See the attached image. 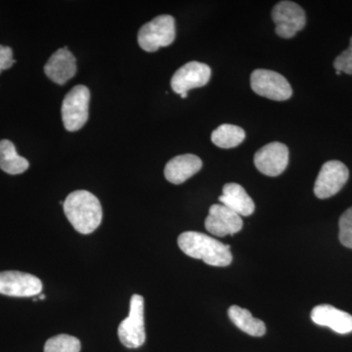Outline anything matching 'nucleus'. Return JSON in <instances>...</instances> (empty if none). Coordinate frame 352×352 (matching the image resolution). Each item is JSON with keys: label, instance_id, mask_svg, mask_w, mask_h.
I'll list each match as a JSON object with an SVG mask.
<instances>
[{"label": "nucleus", "instance_id": "nucleus-1", "mask_svg": "<svg viewBox=\"0 0 352 352\" xmlns=\"http://www.w3.org/2000/svg\"><path fill=\"white\" fill-rule=\"evenodd\" d=\"M64 212L69 223L80 234H91L100 226L103 212L98 198L85 190H78L67 197Z\"/></svg>", "mask_w": 352, "mask_h": 352}, {"label": "nucleus", "instance_id": "nucleus-2", "mask_svg": "<svg viewBox=\"0 0 352 352\" xmlns=\"http://www.w3.org/2000/svg\"><path fill=\"white\" fill-rule=\"evenodd\" d=\"M177 243L185 254L190 258L201 259L208 265L224 267L232 263L230 245L222 244L206 234L187 231L178 237Z\"/></svg>", "mask_w": 352, "mask_h": 352}, {"label": "nucleus", "instance_id": "nucleus-3", "mask_svg": "<svg viewBox=\"0 0 352 352\" xmlns=\"http://www.w3.org/2000/svg\"><path fill=\"white\" fill-rule=\"evenodd\" d=\"M175 39V21L170 15L157 16L138 32V44L147 52L170 45Z\"/></svg>", "mask_w": 352, "mask_h": 352}, {"label": "nucleus", "instance_id": "nucleus-4", "mask_svg": "<svg viewBox=\"0 0 352 352\" xmlns=\"http://www.w3.org/2000/svg\"><path fill=\"white\" fill-rule=\"evenodd\" d=\"M118 336L127 349H138L146 340L144 298L140 295L131 296L129 316L120 324Z\"/></svg>", "mask_w": 352, "mask_h": 352}, {"label": "nucleus", "instance_id": "nucleus-5", "mask_svg": "<svg viewBox=\"0 0 352 352\" xmlns=\"http://www.w3.org/2000/svg\"><path fill=\"white\" fill-rule=\"evenodd\" d=\"M89 100V89L85 85H76L65 96L61 112L67 131H80L87 124Z\"/></svg>", "mask_w": 352, "mask_h": 352}, {"label": "nucleus", "instance_id": "nucleus-6", "mask_svg": "<svg viewBox=\"0 0 352 352\" xmlns=\"http://www.w3.org/2000/svg\"><path fill=\"white\" fill-rule=\"evenodd\" d=\"M251 87L256 94L270 100H288L293 94L286 78L270 69H258L252 72Z\"/></svg>", "mask_w": 352, "mask_h": 352}, {"label": "nucleus", "instance_id": "nucleus-7", "mask_svg": "<svg viewBox=\"0 0 352 352\" xmlns=\"http://www.w3.org/2000/svg\"><path fill=\"white\" fill-rule=\"evenodd\" d=\"M272 19L276 25L275 32L283 38H294L307 24L305 11L293 1H281L276 4L272 10Z\"/></svg>", "mask_w": 352, "mask_h": 352}, {"label": "nucleus", "instance_id": "nucleus-8", "mask_svg": "<svg viewBox=\"0 0 352 352\" xmlns=\"http://www.w3.org/2000/svg\"><path fill=\"white\" fill-rule=\"evenodd\" d=\"M349 177V168L340 161H329L322 166L314 185L317 198L328 199L339 193Z\"/></svg>", "mask_w": 352, "mask_h": 352}, {"label": "nucleus", "instance_id": "nucleus-9", "mask_svg": "<svg viewBox=\"0 0 352 352\" xmlns=\"http://www.w3.org/2000/svg\"><path fill=\"white\" fill-rule=\"evenodd\" d=\"M43 283L41 279L21 271L0 272V295L30 298L41 295Z\"/></svg>", "mask_w": 352, "mask_h": 352}, {"label": "nucleus", "instance_id": "nucleus-10", "mask_svg": "<svg viewBox=\"0 0 352 352\" xmlns=\"http://www.w3.org/2000/svg\"><path fill=\"white\" fill-rule=\"evenodd\" d=\"M212 69L207 64L192 61L178 69L171 78L170 85L177 94H188L193 88L205 87L210 82Z\"/></svg>", "mask_w": 352, "mask_h": 352}, {"label": "nucleus", "instance_id": "nucleus-11", "mask_svg": "<svg viewBox=\"0 0 352 352\" xmlns=\"http://www.w3.org/2000/svg\"><path fill=\"white\" fill-rule=\"evenodd\" d=\"M288 164L289 149L283 143H270L254 155V164L258 171L272 177L283 173Z\"/></svg>", "mask_w": 352, "mask_h": 352}, {"label": "nucleus", "instance_id": "nucleus-12", "mask_svg": "<svg viewBox=\"0 0 352 352\" xmlns=\"http://www.w3.org/2000/svg\"><path fill=\"white\" fill-rule=\"evenodd\" d=\"M242 217L234 212L230 208L219 204L212 205L206 219V229L217 237L234 235L243 228Z\"/></svg>", "mask_w": 352, "mask_h": 352}, {"label": "nucleus", "instance_id": "nucleus-13", "mask_svg": "<svg viewBox=\"0 0 352 352\" xmlns=\"http://www.w3.org/2000/svg\"><path fill=\"white\" fill-rule=\"evenodd\" d=\"M44 73L52 82L63 85L76 74V61L68 48H60L44 66Z\"/></svg>", "mask_w": 352, "mask_h": 352}, {"label": "nucleus", "instance_id": "nucleus-14", "mask_svg": "<svg viewBox=\"0 0 352 352\" xmlns=\"http://www.w3.org/2000/svg\"><path fill=\"white\" fill-rule=\"evenodd\" d=\"M311 320L333 332L344 335L352 332V315L329 305L315 307L311 311Z\"/></svg>", "mask_w": 352, "mask_h": 352}, {"label": "nucleus", "instance_id": "nucleus-15", "mask_svg": "<svg viewBox=\"0 0 352 352\" xmlns=\"http://www.w3.org/2000/svg\"><path fill=\"white\" fill-rule=\"evenodd\" d=\"M203 166V162L198 156L192 154L180 155L171 159L166 168L164 176L173 184H182L195 175Z\"/></svg>", "mask_w": 352, "mask_h": 352}, {"label": "nucleus", "instance_id": "nucleus-16", "mask_svg": "<svg viewBox=\"0 0 352 352\" xmlns=\"http://www.w3.org/2000/svg\"><path fill=\"white\" fill-rule=\"evenodd\" d=\"M223 194L219 197V201L221 205L230 208L240 217H250L254 214V201L251 197L248 195L245 190L238 183H227L224 185Z\"/></svg>", "mask_w": 352, "mask_h": 352}, {"label": "nucleus", "instance_id": "nucleus-17", "mask_svg": "<svg viewBox=\"0 0 352 352\" xmlns=\"http://www.w3.org/2000/svg\"><path fill=\"white\" fill-rule=\"evenodd\" d=\"M27 159L19 156L10 140L0 141V168L11 175H21L29 168Z\"/></svg>", "mask_w": 352, "mask_h": 352}, {"label": "nucleus", "instance_id": "nucleus-18", "mask_svg": "<svg viewBox=\"0 0 352 352\" xmlns=\"http://www.w3.org/2000/svg\"><path fill=\"white\" fill-rule=\"evenodd\" d=\"M228 316L235 326L252 337H263L266 332L264 322L254 318L251 312L245 308L233 305L228 309Z\"/></svg>", "mask_w": 352, "mask_h": 352}, {"label": "nucleus", "instance_id": "nucleus-19", "mask_svg": "<svg viewBox=\"0 0 352 352\" xmlns=\"http://www.w3.org/2000/svg\"><path fill=\"white\" fill-rule=\"evenodd\" d=\"M244 129L234 124H221L212 133V141L217 147L223 149L237 147L245 140Z\"/></svg>", "mask_w": 352, "mask_h": 352}, {"label": "nucleus", "instance_id": "nucleus-20", "mask_svg": "<svg viewBox=\"0 0 352 352\" xmlns=\"http://www.w3.org/2000/svg\"><path fill=\"white\" fill-rule=\"evenodd\" d=\"M82 349L80 340L73 336H55L45 342L44 352H80Z\"/></svg>", "mask_w": 352, "mask_h": 352}, {"label": "nucleus", "instance_id": "nucleus-21", "mask_svg": "<svg viewBox=\"0 0 352 352\" xmlns=\"http://www.w3.org/2000/svg\"><path fill=\"white\" fill-rule=\"evenodd\" d=\"M339 238L342 245L352 249V207L346 210L339 221Z\"/></svg>", "mask_w": 352, "mask_h": 352}, {"label": "nucleus", "instance_id": "nucleus-22", "mask_svg": "<svg viewBox=\"0 0 352 352\" xmlns=\"http://www.w3.org/2000/svg\"><path fill=\"white\" fill-rule=\"evenodd\" d=\"M333 67L340 73L352 75V36L349 47L336 58L335 62H333Z\"/></svg>", "mask_w": 352, "mask_h": 352}, {"label": "nucleus", "instance_id": "nucleus-23", "mask_svg": "<svg viewBox=\"0 0 352 352\" xmlns=\"http://www.w3.org/2000/svg\"><path fill=\"white\" fill-rule=\"evenodd\" d=\"M14 63L12 50L9 46L0 45V73L10 69Z\"/></svg>", "mask_w": 352, "mask_h": 352}, {"label": "nucleus", "instance_id": "nucleus-24", "mask_svg": "<svg viewBox=\"0 0 352 352\" xmlns=\"http://www.w3.org/2000/svg\"><path fill=\"white\" fill-rule=\"evenodd\" d=\"M38 300H45V296L44 295H38Z\"/></svg>", "mask_w": 352, "mask_h": 352}, {"label": "nucleus", "instance_id": "nucleus-25", "mask_svg": "<svg viewBox=\"0 0 352 352\" xmlns=\"http://www.w3.org/2000/svg\"><path fill=\"white\" fill-rule=\"evenodd\" d=\"M187 94H182V98H186Z\"/></svg>", "mask_w": 352, "mask_h": 352}]
</instances>
